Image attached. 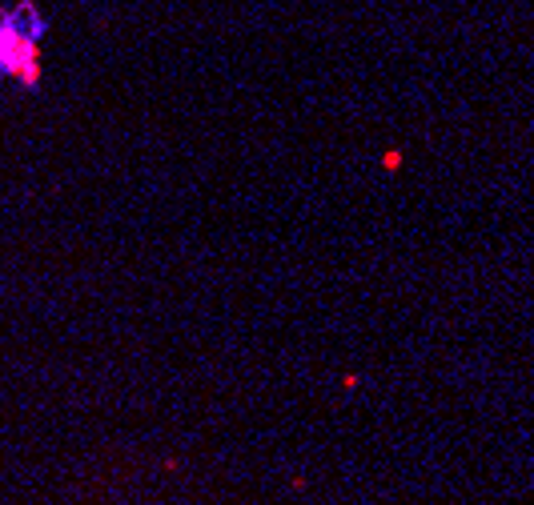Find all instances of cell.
Listing matches in <instances>:
<instances>
[{"label":"cell","instance_id":"cell-1","mask_svg":"<svg viewBox=\"0 0 534 505\" xmlns=\"http://www.w3.org/2000/svg\"><path fill=\"white\" fill-rule=\"evenodd\" d=\"M12 20H17L21 29H25L29 37H37V40H41L45 32H49V24L41 20V12H37V4H33V0H21V4L12 8Z\"/></svg>","mask_w":534,"mask_h":505},{"label":"cell","instance_id":"cell-2","mask_svg":"<svg viewBox=\"0 0 534 505\" xmlns=\"http://www.w3.org/2000/svg\"><path fill=\"white\" fill-rule=\"evenodd\" d=\"M402 149H386L382 152V168H386V173H398V168H402Z\"/></svg>","mask_w":534,"mask_h":505}]
</instances>
